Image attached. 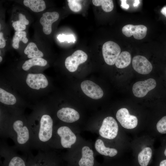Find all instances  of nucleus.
Returning a JSON list of instances; mask_svg holds the SVG:
<instances>
[{
    "label": "nucleus",
    "mask_w": 166,
    "mask_h": 166,
    "mask_svg": "<svg viewBox=\"0 0 166 166\" xmlns=\"http://www.w3.org/2000/svg\"><path fill=\"white\" fill-rule=\"evenodd\" d=\"M19 20L13 22L12 25L16 31H23L26 28V25L29 24V21L27 19L25 15L22 13L18 14Z\"/></svg>",
    "instance_id": "nucleus-26"
},
{
    "label": "nucleus",
    "mask_w": 166,
    "mask_h": 166,
    "mask_svg": "<svg viewBox=\"0 0 166 166\" xmlns=\"http://www.w3.org/2000/svg\"><path fill=\"white\" fill-rule=\"evenodd\" d=\"M57 38L59 41L61 42L66 41L68 43L71 42L74 43L76 41L74 36L72 34L65 35L64 34H60Z\"/></svg>",
    "instance_id": "nucleus-30"
},
{
    "label": "nucleus",
    "mask_w": 166,
    "mask_h": 166,
    "mask_svg": "<svg viewBox=\"0 0 166 166\" xmlns=\"http://www.w3.org/2000/svg\"><path fill=\"white\" fill-rule=\"evenodd\" d=\"M81 89L87 96L94 99L101 98L103 95L102 89L97 85L89 80H85L81 85Z\"/></svg>",
    "instance_id": "nucleus-11"
},
{
    "label": "nucleus",
    "mask_w": 166,
    "mask_h": 166,
    "mask_svg": "<svg viewBox=\"0 0 166 166\" xmlns=\"http://www.w3.org/2000/svg\"><path fill=\"white\" fill-rule=\"evenodd\" d=\"M132 66L135 71L142 74L149 73L152 69L151 63L145 57L141 55H136L133 57Z\"/></svg>",
    "instance_id": "nucleus-12"
},
{
    "label": "nucleus",
    "mask_w": 166,
    "mask_h": 166,
    "mask_svg": "<svg viewBox=\"0 0 166 166\" xmlns=\"http://www.w3.org/2000/svg\"><path fill=\"white\" fill-rule=\"evenodd\" d=\"M2 57L1 56H0V62H1L2 61Z\"/></svg>",
    "instance_id": "nucleus-36"
},
{
    "label": "nucleus",
    "mask_w": 166,
    "mask_h": 166,
    "mask_svg": "<svg viewBox=\"0 0 166 166\" xmlns=\"http://www.w3.org/2000/svg\"><path fill=\"white\" fill-rule=\"evenodd\" d=\"M0 101L6 105H13L15 104L16 100L13 95L0 88Z\"/></svg>",
    "instance_id": "nucleus-24"
},
{
    "label": "nucleus",
    "mask_w": 166,
    "mask_h": 166,
    "mask_svg": "<svg viewBox=\"0 0 166 166\" xmlns=\"http://www.w3.org/2000/svg\"><path fill=\"white\" fill-rule=\"evenodd\" d=\"M6 41L3 37V33L1 32L0 33V48H3L6 46Z\"/></svg>",
    "instance_id": "nucleus-31"
},
{
    "label": "nucleus",
    "mask_w": 166,
    "mask_h": 166,
    "mask_svg": "<svg viewBox=\"0 0 166 166\" xmlns=\"http://www.w3.org/2000/svg\"><path fill=\"white\" fill-rule=\"evenodd\" d=\"M47 63V61L42 58H32L26 61L22 66V68L24 70L27 71L33 66H44L46 65Z\"/></svg>",
    "instance_id": "nucleus-23"
},
{
    "label": "nucleus",
    "mask_w": 166,
    "mask_h": 166,
    "mask_svg": "<svg viewBox=\"0 0 166 166\" xmlns=\"http://www.w3.org/2000/svg\"><path fill=\"white\" fill-rule=\"evenodd\" d=\"M156 86V81L153 78H150L134 83L132 86V92L135 96L142 97L146 95L149 91L155 88Z\"/></svg>",
    "instance_id": "nucleus-10"
},
{
    "label": "nucleus",
    "mask_w": 166,
    "mask_h": 166,
    "mask_svg": "<svg viewBox=\"0 0 166 166\" xmlns=\"http://www.w3.org/2000/svg\"><path fill=\"white\" fill-rule=\"evenodd\" d=\"M27 166H58V160L49 149L39 150L35 156L27 154Z\"/></svg>",
    "instance_id": "nucleus-4"
},
{
    "label": "nucleus",
    "mask_w": 166,
    "mask_h": 166,
    "mask_svg": "<svg viewBox=\"0 0 166 166\" xmlns=\"http://www.w3.org/2000/svg\"><path fill=\"white\" fill-rule=\"evenodd\" d=\"M32 137V148L39 150L49 149L53 131V120L48 114H42L39 119L28 121Z\"/></svg>",
    "instance_id": "nucleus-2"
},
{
    "label": "nucleus",
    "mask_w": 166,
    "mask_h": 166,
    "mask_svg": "<svg viewBox=\"0 0 166 166\" xmlns=\"http://www.w3.org/2000/svg\"><path fill=\"white\" fill-rule=\"evenodd\" d=\"M26 82L30 88L37 90L40 88H45L48 85L46 77L41 73L28 74L26 78Z\"/></svg>",
    "instance_id": "nucleus-14"
},
{
    "label": "nucleus",
    "mask_w": 166,
    "mask_h": 166,
    "mask_svg": "<svg viewBox=\"0 0 166 166\" xmlns=\"http://www.w3.org/2000/svg\"><path fill=\"white\" fill-rule=\"evenodd\" d=\"M159 166H166V159L161 161L160 163Z\"/></svg>",
    "instance_id": "nucleus-34"
},
{
    "label": "nucleus",
    "mask_w": 166,
    "mask_h": 166,
    "mask_svg": "<svg viewBox=\"0 0 166 166\" xmlns=\"http://www.w3.org/2000/svg\"><path fill=\"white\" fill-rule=\"evenodd\" d=\"M121 6L124 9H128L129 6L126 3V0H121Z\"/></svg>",
    "instance_id": "nucleus-32"
},
{
    "label": "nucleus",
    "mask_w": 166,
    "mask_h": 166,
    "mask_svg": "<svg viewBox=\"0 0 166 166\" xmlns=\"http://www.w3.org/2000/svg\"><path fill=\"white\" fill-rule=\"evenodd\" d=\"M59 14L55 11L46 12L43 14L40 22L43 26V31L46 34H50L52 32V25L59 18Z\"/></svg>",
    "instance_id": "nucleus-15"
},
{
    "label": "nucleus",
    "mask_w": 166,
    "mask_h": 166,
    "mask_svg": "<svg viewBox=\"0 0 166 166\" xmlns=\"http://www.w3.org/2000/svg\"><path fill=\"white\" fill-rule=\"evenodd\" d=\"M164 154L165 155V156H166V148H165L164 151Z\"/></svg>",
    "instance_id": "nucleus-37"
},
{
    "label": "nucleus",
    "mask_w": 166,
    "mask_h": 166,
    "mask_svg": "<svg viewBox=\"0 0 166 166\" xmlns=\"http://www.w3.org/2000/svg\"><path fill=\"white\" fill-rule=\"evenodd\" d=\"M15 149L5 142L1 141L0 155L2 160L1 162L2 166H27V159L18 154Z\"/></svg>",
    "instance_id": "nucleus-3"
},
{
    "label": "nucleus",
    "mask_w": 166,
    "mask_h": 166,
    "mask_svg": "<svg viewBox=\"0 0 166 166\" xmlns=\"http://www.w3.org/2000/svg\"><path fill=\"white\" fill-rule=\"evenodd\" d=\"M152 150L148 147L143 148L139 153L137 156V160L140 166H147L152 158Z\"/></svg>",
    "instance_id": "nucleus-19"
},
{
    "label": "nucleus",
    "mask_w": 166,
    "mask_h": 166,
    "mask_svg": "<svg viewBox=\"0 0 166 166\" xmlns=\"http://www.w3.org/2000/svg\"><path fill=\"white\" fill-rule=\"evenodd\" d=\"M95 147L98 153L106 156L113 157L116 156L118 152L117 150L115 148L106 147L103 141L101 139H97L96 141Z\"/></svg>",
    "instance_id": "nucleus-18"
},
{
    "label": "nucleus",
    "mask_w": 166,
    "mask_h": 166,
    "mask_svg": "<svg viewBox=\"0 0 166 166\" xmlns=\"http://www.w3.org/2000/svg\"><path fill=\"white\" fill-rule=\"evenodd\" d=\"M92 2L96 6H101L103 10L107 12L112 11L114 7L113 2L111 0H93Z\"/></svg>",
    "instance_id": "nucleus-27"
},
{
    "label": "nucleus",
    "mask_w": 166,
    "mask_h": 166,
    "mask_svg": "<svg viewBox=\"0 0 166 166\" xmlns=\"http://www.w3.org/2000/svg\"><path fill=\"white\" fill-rule=\"evenodd\" d=\"M121 50L118 45L113 41H108L105 43L102 46V52L105 62L109 65H114Z\"/></svg>",
    "instance_id": "nucleus-6"
},
{
    "label": "nucleus",
    "mask_w": 166,
    "mask_h": 166,
    "mask_svg": "<svg viewBox=\"0 0 166 166\" xmlns=\"http://www.w3.org/2000/svg\"><path fill=\"white\" fill-rule=\"evenodd\" d=\"M161 13L166 17V6L163 7L161 11Z\"/></svg>",
    "instance_id": "nucleus-33"
},
{
    "label": "nucleus",
    "mask_w": 166,
    "mask_h": 166,
    "mask_svg": "<svg viewBox=\"0 0 166 166\" xmlns=\"http://www.w3.org/2000/svg\"><path fill=\"white\" fill-rule=\"evenodd\" d=\"M78 166H94V158L93 150L87 146L83 147L81 150V156L77 163Z\"/></svg>",
    "instance_id": "nucleus-17"
},
{
    "label": "nucleus",
    "mask_w": 166,
    "mask_h": 166,
    "mask_svg": "<svg viewBox=\"0 0 166 166\" xmlns=\"http://www.w3.org/2000/svg\"><path fill=\"white\" fill-rule=\"evenodd\" d=\"M140 2L139 0H135L133 4V6L135 7L137 6L139 4Z\"/></svg>",
    "instance_id": "nucleus-35"
},
{
    "label": "nucleus",
    "mask_w": 166,
    "mask_h": 166,
    "mask_svg": "<svg viewBox=\"0 0 166 166\" xmlns=\"http://www.w3.org/2000/svg\"><path fill=\"white\" fill-rule=\"evenodd\" d=\"M24 53L29 58H41L43 56V53L39 50L36 44L32 42L29 43L24 50Z\"/></svg>",
    "instance_id": "nucleus-22"
},
{
    "label": "nucleus",
    "mask_w": 166,
    "mask_h": 166,
    "mask_svg": "<svg viewBox=\"0 0 166 166\" xmlns=\"http://www.w3.org/2000/svg\"><path fill=\"white\" fill-rule=\"evenodd\" d=\"M131 60L130 53L127 51H123L118 56L115 63V65L118 68H124L130 64Z\"/></svg>",
    "instance_id": "nucleus-21"
},
{
    "label": "nucleus",
    "mask_w": 166,
    "mask_h": 166,
    "mask_svg": "<svg viewBox=\"0 0 166 166\" xmlns=\"http://www.w3.org/2000/svg\"><path fill=\"white\" fill-rule=\"evenodd\" d=\"M0 134L2 137L11 138L16 149L27 154L31 152L32 137L28 122L18 119L4 122L0 124Z\"/></svg>",
    "instance_id": "nucleus-1"
},
{
    "label": "nucleus",
    "mask_w": 166,
    "mask_h": 166,
    "mask_svg": "<svg viewBox=\"0 0 166 166\" xmlns=\"http://www.w3.org/2000/svg\"><path fill=\"white\" fill-rule=\"evenodd\" d=\"M88 55L85 53L81 50H77L65 59V67L69 71L74 72L79 65L86 61Z\"/></svg>",
    "instance_id": "nucleus-9"
},
{
    "label": "nucleus",
    "mask_w": 166,
    "mask_h": 166,
    "mask_svg": "<svg viewBox=\"0 0 166 166\" xmlns=\"http://www.w3.org/2000/svg\"><path fill=\"white\" fill-rule=\"evenodd\" d=\"M118 126L116 120L111 117L104 119L99 130L100 135L108 139H113L117 136Z\"/></svg>",
    "instance_id": "nucleus-5"
},
{
    "label": "nucleus",
    "mask_w": 166,
    "mask_h": 166,
    "mask_svg": "<svg viewBox=\"0 0 166 166\" xmlns=\"http://www.w3.org/2000/svg\"><path fill=\"white\" fill-rule=\"evenodd\" d=\"M122 31L123 34L127 37H129L133 35L135 39L140 40L145 37L147 28L143 25L128 24L123 27Z\"/></svg>",
    "instance_id": "nucleus-13"
},
{
    "label": "nucleus",
    "mask_w": 166,
    "mask_h": 166,
    "mask_svg": "<svg viewBox=\"0 0 166 166\" xmlns=\"http://www.w3.org/2000/svg\"><path fill=\"white\" fill-rule=\"evenodd\" d=\"M26 36V33L25 31H16L13 39V47L15 49H18L20 41H22L24 43H27L28 42V39Z\"/></svg>",
    "instance_id": "nucleus-25"
},
{
    "label": "nucleus",
    "mask_w": 166,
    "mask_h": 166,
    "mask_svg": "<svg viewBox=\"0 0 166 166\" xmlns=\"http://www.w3.org/2000/svg\"><path fill=\"white\" fill-rule=\"evenodd\" d=\"M68 5L70 9L74 12L80 11L82 9V6L80 3V0H68Z\"/></svg>",
    "instance_id": "nucleus-28"
},
{
    "label": "nucleus",
    "mask_w": 166,
    "mask_h": 166,
    "mask_svg": "<svg viewBox=\"0 0 166 166\" xmlns=\"http://www.w3.org/2000/svg\"><path fill=\"white\" fill-rule=\"evenodd\" d=\"M23 2L25 6L34 12L43 11L46 8L45 3L42 0H24Z\"/></svg>",
    "instance_id": "nucleus-20"
},
{
    "label": "nucleus",
    "mask_w": 166,
    "mask_h": 166,
    "mask_svg": "<svg viewBox=\"0 0 166 166\" xmlns=\"http://www.w3.org/2000/svg\"><path fill=\"white\" fill-rule=\"evenodd\" d=\"M57 115L61 121L67 123L74 122L80 118L79 113L69 107H64L60 109L57 111Z\"/></svg>",
    "instance_id": "nucleus-16"
},
{
    "label": "nucleus",
    "mask_w": 166,
    "mask_h": 166,
    "mask_svg": "<svg viewBox=\"0 0 166 166\" xmlns=\"http://www.w3.org/2000/svg\"><path fill=\"white\" fill-rule=\"evenodd\" d=\"M116 117L121 125L125 128L132 129L137 125L138 121L137 117L130 114L126 108H122L118 110L116 114Z\"/></svg>",
    "instance_id": "nucleus-8"
},
{
    "label": "nucleus",
    "mask_w": 166,
    "mask_h": 166,
    "mask_svg": "<svg viewBox=\"0 0 166 166\" xmlns=\"http://www.w3.org/2000/svg\"><path fill=\"white\" fill-rule=\"evenodd\" d=\"M156 127L159 133L161 134L166 133V116L162 117L157 122Z\"/></svg>",
    "instance_id": "nucleus-29"
},
{
    "label": "nucleus",
    "mask_w": 166,
    "mask_h": 166,
    "mask_svg": "<svg viewBox=\"0 0 166 166\" xmlns=\"http://www.w3.org/2000/svg\"><path fill=\"white\" fill-rule=\"evenodd\" d=\"M57 135L60 138V144L64 148H71L76 140V137L71 129L68 126H62L57 127V130L54 129Z\"/></svg>",
    "instance_id": "nucleus-7"
}]
</instances>
